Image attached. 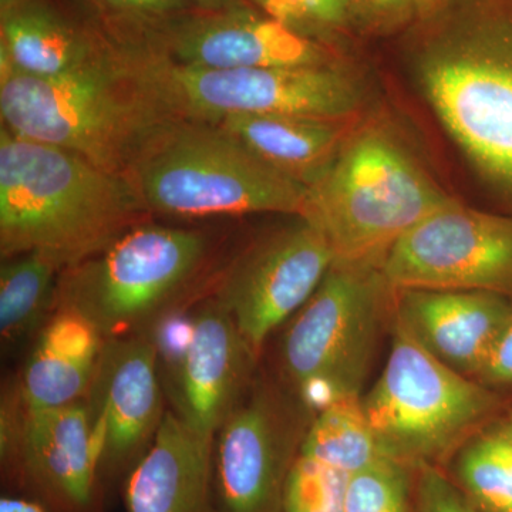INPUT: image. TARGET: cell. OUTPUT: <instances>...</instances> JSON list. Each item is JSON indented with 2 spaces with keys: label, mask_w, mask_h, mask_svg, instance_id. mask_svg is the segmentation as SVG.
<instances>
[{
  "label": "cell",
  "mask_w": 512,
  "mask_h": 512,
  "mask_svg": "<svg viewBox=\"0 0 512 512\" xmlns=\"http://www.w3.org/2000/svg\"><path fill=\"white\" fill-rule=\"evenodd\" d=\"M402 42L421 97L512 215V0H436Z\"/></svg>",
  "instance_id": "6da1fadb"
},
{
  "label": "cell",
  "mask_w": 512,
  "mask_h": 512,
  "mask_svg": "<svg viewBox=\"0 0 512 512\" xmlns=\"http://www.w3.org/2000/svg\"><path fill=\"white\" fill-rule=\"evenodd\" d=\"M148 212L124 175L0 130V254L39 252L64 269L100 254Z\"/></svg>",
  "instance_id": "7a4b0ae2"
},
{
  "label": "cell",
  "mask_w": 512,
  "mask_h": 512,
  "mask_svg": "<svg viewBox=\"0 0 512 512\" xmlns=\"http://www.w3.org/2000/svg\"><path fill=\"white\" fill-rule=\"evenodd\" d=\"M453 200L394 124L370 111L308 188L301 218L319 229L335 262L382 266L399 239Z\"/></svg>",
  "instance_id": "3957f363"
},
{
  "label": "cell",
  "mask_w": 512,
  "mask_h": 512,
  "mask_svg": "<svg viewBox=\"0 0 512 512\" xmlns=\"http://www.w3.org/2000/svg\"><path fill=\"white\" fill-rule=\"evenodd\" d=\"M2 127L126 175L167 114L123 52L57 77L28 76L0 63Z\"/></svg>",
  "instance_id": "277c9868"
},
{
  "label": "cell",
  "mask_w": 512,
  "mask_h": 512,
  "mask_svg": "<svg viewBox=\"0 0 512 512\" xmlns=\"http://www.w3.org/2000/svg\"><path fill=\"white\" fill-rule=\"evenodd\" d=\"M124 177L148 212L178 218L301 217L308 195L217 124L177 117L153 131Z\"/></svg>",
  "instance_id": "5b68a950"
},
{
  "label": "cell",
  "mask_w": 512,
  "mask_h": 512,
  "mask_svg": "<svg viewBox=\"0 0 512 512\" xmlns=\"http://www.w3.org/2000/svg\"><path fill=\"white\" fill-rule=\"evenodd\" d=\"M137 79L164 114L218 123L237 114L355 121L372 111V87L352 59L323 66L204 70L153 53L127 52Z\"/></svg>",
  "instance_id": "8992f818"
},
{
  "label": "cell",
  "mask_w": 512,
  "mask_h": 512,
  "mask_svg": "<svg viewBox=\"0 0 512 512\" xmlns=\"http://www.w3.org/2000/svg\"><path fill=\"white\" fill-rule=\"evenodd\" d=\"M363 410L383 457L419 470L440 467L498 409V396L451 369L394 323L389 359Z\"/></svg>",
  "instance_id": "52a82bcc"
},
{
  "label": "cell",
  "mask_w": 512,
  "mask_h": 512,
  "mask_svg": "<svg viewBox=\"0 0 512 512\" xmlns=\"http://www.w3.org/2000/svg\"><path fill=\"white\" fill-rule=\"evenodd\" d=\"M394 296L382 266L339 264L286 330L282 359L299 400L318 413L359 397Z\"/></svg>",
  "instance_id": "ba28073f"
},
{
  "label": "cell",
  "mask_w": 512,
  "mask_h": 512,
  "mask_svg": "<svg viewBox=\"0 0 512 512\" xmlns=\"http://www.w3.org/2000/svg\"><path fill=\"white\" fill-rule=\"evenodd\" d=\"M205 255L201 232L141 222L100 254L66 269L57 303L83 313L104 339L124 338L164 311Z\"/></svg>",
  "instance_id": "9c48e42d"
},
{
  "label": "cell",
  "mask_w": 512,
  "mask_h": 512,
  "mask_svg": "<svg viewBox=\"0 0 512 512\" xmlns=\"http://www.w3.org/2000/svg\"><path fill=\"white\" fill-rule=\"evenodd\" d=\"M382 272L394 291H480L512 299V215L454 198L399 239Z\"/></svg>",
  "instance_id": "30bf717a"
},
{
  "label": "cell",
  "mask_w": 512,
  "mask_h": 512,
  "mask_svg": "<svg viewBox=\"0 0 512 512\" xmlns=\"http://www.w3.org/2000/svg\"><path fill=\"white\" fill-rule=\"evenodd\" d=\"M153 53L190 69L234 70L323 66L352 59L348 50L325 45L242 3L217 12H185L157 25Z\"/></svg>",
  "instance_id": "8fae6325"
},
{
  "label": "cell",
  "mask_w": 512,
  "mask_h": 512,
  "mask_svg": "<svg viewBox=\"0 0 512 512\" xmlns=\"http://www.w3.org/2000/svg\"><path fill=\"white\" fill-rule=\"evenodd\" d=\"M333 264L328 241L298 217L256 245L232 269L217 296L231 312L254 359L268 336L311 299Z\"/></svg>",
  "instance_id": "7c38bea8"
},
{
  "label": "cell",
  "mask_w": 512,
  "mask_h": 512,
  "mask_svg": "<svg viewBox=\"0 0 512 512\" xmlns=\"http://www.w3.org/2000/svg\"><path fill=\"white\" fill-rule=\"evenodd\" d=\"M303 436L274 393L242 396L215 434V511L284 512L286 480Z\"/></svg>",
  "instance_id": "4fadbf2b"
},
{
  "label": "cell",
  "mask_w": 512,
  "mask_h": 512,
  "mask_svg": "<svg viewBox=\"0 0 512 512\" xmlns=\"http://www.w3.org/2000/svg\"><path fill=\"white\" fill-rule=\"evenodd\" d=\"M158 348L143 335L107 340L87 394L99 471L134 467L163 421Z\"/></svg>",
  "instance_id": "5bb4252c"
},
{
  "label": "cell",
  "mask_w": 512,
  "mask_h": 512,
  "mask_svg": "<svg viewBox=\"0 0 512 512\" xmlns=\"http://www.w3.org/2000/svg\"><path fill=\"white\" fill-rule=\"evenodd\" d=\"M177 414L200 436L215 439L244 396L249 360H255L218 296L202 303L183 325L171 330Z\"/></svg>",
  "instance_id": "9a60e30c"
},
{
  "label": "cell",
  "mask_w": 512,
  "mask_h": 512,
  "mask_svg": "<svg viewBox=\"0 0 512 512\" xmlns=\"http://www.w3.org/2000/svg\"><path fill=\"white\" fill-rule=\"evenodd\" d=\"M3 410L2 454L13 458L20 476L47 500L70 511L93 504L99 460L86 402L52 409Z\"/></svg>",
  "instance_id": "2e32d148"
},
{
  "label": "cell",
  "mask_w": 512,
  "mask_h": 512,
  "mask_svg": "<svg viewBox=\"0 0 512 512\" xmlns=\"http://www.w3.org/2000/svg\"><path fill=\"white\" fill-rule=\"evenodd\" d=\"M397 325L441 363L477 379L512 315V299L480 291H394Z\"/></svg>",
  "instance_id": "e0dca14e"
},
{
  "label": "cell",
  "mask_w": 512,
  "mask_h": 512,
  "mask_svg": "<svg viewBox=\"0 0 512 512\" xmlns=\"http://www.w3.org/2000/svg\"><path fill=\"white\" fill-rule=\"evenodd\" d=\"M124 498L128 512H217L214 439L165 412L153 443L131 468Z\"/></svg>",
  "instance_id": "ac0fdd59"
},
{
  "label": "cell",
  "mask_w": 512,
  "mask_h": 512,
  "mask_svg": "<svg viewBox=\"0 0 512 512\" xmlns=\"http://www.w3.org/2000/svg\"><path fill=\"white\" fill-rule=\"evenodd\" d=\"M106 342L83 313L57 303L23 367L20 403L52 409L86 400Z\"/></svg>",
  "instance_id": "d6986e66"
},
{
  "label": "cell",
  "mask_w": 512,
  "mask_h": 512,
  "mask_svg": "<svg viewBox=\"0 0 512 512\" xmlns=\"http://www.w3.org/2000/svg\"><path fill=\"white\" fill-rule=\"evenodd\" d=\"M359 120L237 114L214 124L276 171L309 188L329 170Z\"/></svg>",
  "instance_id": "ffe728a7"
},
{
  "label": "cell",
  "mask_w": 512,
  "mask_h": 512,
  "mask_svg": "<svg viewBox=\"0 0 512 512\" xmlns=\"http://www.w3.org/2000/svg\"><path fill=\"white\" fill-rule=\"evenodd\" d=\"M111 52L40 0L2 13L0 63L28 76H64Z\"/></svg>",
  "instance_id": "44dd1931"
},
{
  "label": "cell",
  "mask_w": 512,
  "mask_h": 512,
  "mask_svg": "<svg viewBox=\"0 0 512 512\" xmlns=\"http://www.w3.org/2000/svg\"><path fill=\"white\" fill-rule=\"evenodd\" d=\"M66 269L50 256L28 252L2 259L0 333L13 343L42 328L57 306L60 275Z\"/></svg>",
  "instance_id": "7402d4cb"
},
{
  "label": "cell",
  "mask_w": 512,
  "mask_h": 512,
  "mask_svg": "<svg viewBox=\"0 0 512 512\" xmlns=\"http://www.w3.org/2000/svg\"><path fill=\"white\" fill-rule=\"evenodd\" d=\"M315 414L303 436L299 451L303 456L349 476L383 458L363 410L362 397H346Z\"/></svg>",
  "instance_id": "603a6c76"
},
{
  "label": "cell",
  "mask_w": 512,
  "mask_h": 512,
  "mask_svg": "<svg viewBox=\"0 0 512 512\" xmlns=\"http://www.w3.org/2000/svg\"><path fill=\"white\" fill-rule=\"evenodd\" d=\"M454 483L481 512H512V433L480 430L456 453Z\"/></svg>",
  "instance_id": "cb8c5ba5"
},
{
  "label": "cell",
  "mask_w": 512,
  "mask_h": 512,
  "mask_svg": "<svg viewBox=\"0 0 512 512\" xmlns=\"http://www.w3.org/2000/svg\"><path fill=\"white\" fill-rule=\"evenodd\" d=\"M299 35L346 49L363 35L355 0H249Z\"/></svg>",
  "instance_id": "d4e9b609"
},
{
  "label": "cell",
  "mask_w": 512,
  "mask_h": 512,
  "mask_svg": "<svg viewBox=\"0 0 512 512\" xmlns=\"http://www.w3.org/2000/svg\"><path fill=\"white\" fill-rule=\"evenodd\" d=\"M416 470L383 457L350 474L345 512H416Z\"/></svg>",
  "instance_id": "484cf974"
},
{
  "label": "cell",
  "mask_w": 512,
  "mask_h": 512,
  "mask_svg": "<svg viewBox=\"0 0 512 512\" xmlns=\"http://www.w3.org/2000/svg\"><path fill=\"white\" fill-rule=\"evenodd\" d=\"M348 478L299 453L286 480L284 512H345Z\"/></svg>",
  "instance_id": "4316f807"
},
{
  "label": "cell",
  "mask_w": 512,
  "mask_h": 512,
  "mask_svg": "<svg viewBox=\"0 0 512 512\" xmlns=\"http://www.w3.org/2000/svg\"><path fill=\"white\" fill-rule=\"evenodd\" d=\"M436 0H355L365 36L406 32Z\"/></svg>",
  "instance_id": "83f0119b"
},
{
  "label": "cell",
  "mask_w": 512,
  "mask_h": 512,
  "mask_svg": "<svg viewBox=\"0 0 512 512\" xmlns=\"http://www.w3.org/2000/svg\"><path fill=\"white\" fill-rule=\"evenodd\" d=\"M416 512H481L454 480L436 466H424L416 473Z\"/></svg>",
  "instance_id": "f1b7e54d"
},
{
  "label": "cell",
  "mask_w": 512,
  "mask_h": 512,
  "mask_svg": "<svg viewBox=\"0 0 512 512\" xmlns=\"http://www.w3.org/2000/svg\"><path fill=\"white\" fill-rule=\"evenodd\" d=\"M106 9L140 20L147 25H160L175 16L188 12L190 0H96Z\"/></svg>",
  "instance_id": "f546056e"
},
{
  "label": "cell",
  "mask_w": 512,
  "mask_h": 512,
  "mask_svg": "<svg viewBox=\"0 0 512 512\" xmlns=\"http://www.w3.org/2000/svg\"><path fill=\"white\" fill-rule=\"evenodd\" d=\"M478 382L485 386H512V315L488 353Z\"/></svg>",
  "instance_id": "4dcf8cb0"
},
{
  "label": "cell",
  "mask_w": 512,
  "mask_h": 512,
  "mask_svg": "<svg viewBox=\"0 0 512 512\" xmlns=\"http://www.w3.org/2000/svg\"><path fill=\"white\" fill-rule=\"evenodd\" d=\"M0 512H47L42 505L23 498L3 497L0 500Z\"/></svg>",
  "instance_id": "1f68e13d"
},
{
  "label": "cell",
  "mask_w": 512,
  "mask_h": 512,
  "mask_svg": "<svg viewBox=\"0 0 512 512\" xmlns=\"http://www.w3.org/2000/svg\"><path fill=\"white\" fill-rule=\"evenodd\" d=\"M190 2L198 10H205V12H217V10L235 8V6L245 3V0H190Z\"/></svg>",
  "instance_id": "d6a6232c"
},
{
  "label": "cell",
  "mask_w": 512,
  "mask_h": 512,
  "mask_svg": "<svg viewBox=\"0 0 512 512\" xmlns=\"http://www.w3.org/2000/svg\"><path fill=\"white\" fill-rule=\"evenodd\" d=\"M25 2H28V0H0V15L9 12L10 9L16 8V6L22 5V3Z\"/></svg>",
  "instance_id": "836d02e7"
},
{
  "label": "cell",
  "mask_w": 512,
  "mask_h": 512,
  "mask_svg": "<svg viewBox=\"0 0 512 512\" xmlns=\"http://www.w3.org/2000/svg\"><path fill=\"white\" fill-rule=\"evenodd\" d=\"M507 427H508V430H510L512 433V419L510 421H508Z\"/></svg>",
  "instance_id": "e575fe53"
}]
</instances>
